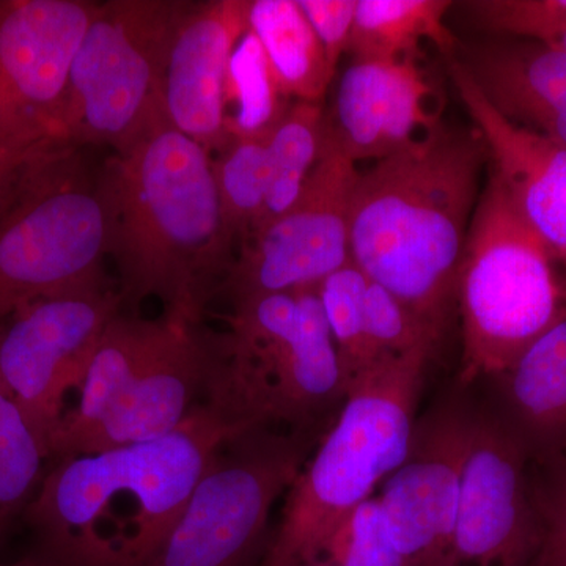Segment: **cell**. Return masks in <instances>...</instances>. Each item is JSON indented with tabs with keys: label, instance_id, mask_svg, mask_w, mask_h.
<instances>
[{
	"label": "cell",
	"instance_id": "cell-19",
	"mask_svg": "<svg viewBox=\"0 0 566 566\" xmlns=\"http://www.w3.org/2000/svg\"><path fill=\"white\" fill-rule=\"evenodd\" d=\"M458 50L453 57L504 120L566 147L565 51L510 36Z\"/></svg>",
	"mask_w": 566,
	"mask_h": 566
},
{
	"label": "cell",
	"instance_id": "cell-24",
	"mask_svg": "<svg viewBox=\"0 0 566 566\" xmlns=\"http://www.w3.org/2000/svg\"><path fill=\"white\" fill-rule=\"evenodd\" d=\"M268 136L233 137L212 159L227 240L241 245L262 219L268 192Z\"/></svg>",
	"mask_w": 566,
	"mask_h": 566
},
{
	"label": "cell",
	"instance_id": "cell-34",
	"mask_svg": "<svg viewBox=\"0 0 566 566\" xmlns=\"http://www.w3.org/2000/svg\"><path fill=\"white\" fill-rule=\"evenodd\" d=\"M532 566H566V546L551 539H543L538 556Z\"/></svg>",
	"mask_w": 566,
	"mask_h": 566
},
{
	"label": "cell",
	"instance_id": "cell-22",
	"mask_svg": "<svg viewBox=\"0 0 566 566\" xmlns=\"http://www.w3.org/2000/svg\"><path fill=\"white\" fill-rule=\"evenodd\" d=\"M449 0H357L348 51L354 62L419 61L420 44L431 41L447 57L458 41L446 25Z\"/></svg>",
	"mask_w": 566,
	"mask_h": 566
},
{
	"label": "cell",
	"instance_id": "cell-31",
	"mask_svg": "<svg viewBox=\"0 0 566 566\" xmlns=\"http://www.w3.org/2000/svg\"><path fill=\"white\" fill-rule=\"evenodd\" d=\"M531 475L545 539L566 546V457L532 461Z\"/></svg>",
	"mask_w": 566,
	"mask_h": 566
},
{
	"label": "cell",
	"instance_id": "cell-1",
	"mask_svg": "<svg viewBox=\"0 0 566 566\" xmlns=\"http://www.w3.org/2000/svg\"><path fill=\"white\" fill-rule=\"evenodd\" d=\"M237 434L200 405L172 433L55 461L22 513L50 566H150L218 450Z\"/></svg>",
	"mask_w": 566,
	"mask_h": 566
},
{
	"label": "cell",
	"instance_id": "cell-32",
	"mask_svg": "<svg viewBox=\"0 0 566 566\" xmlns=\"http://www.w3.org/2000/svg\"><path fill=\"white\" fill-rule=\"evenodd\" d=\"M297 6L322 43L331 69L337 71L342 55L348 51L357 0H297Z\"/></svg>",
	"mask_w": 566,
	"mask_h": 566
},
{
	"label": "cell",
	"instance_id": "cell-30",
	"mask_svg": "<svg viewBox=\"0 0 566 566\" xmlns=\"http://www.w3.org/2000/svg\"><path fill=\"white\" fill-rule=\"evenodd\" d=\"M365 323L368 338L379 359L411 352L422 342L438 344L439 335L419 318L395 294L368 279L364 294Z\"/></svg>",
	"mask_w": 566,
	"mask_h": 566
},
{
	"label": "cell",
	"instance_id": "cell-9",
	"mask_svg": "<svg viewBox=\"0 0 566 566\" xmlns=\"http://www.w3.org/2000/svg\"><path fill=\"white\" fill-rule=\"evenodd\" d=\"M186 0L98 3L71 66L66 140L132 150L170 126L164 104L167 63Z\"/></svg>",
	"mask_w": 566,
	"mask_h": 566
},
{
	"label": "cell",
	"instance_id": "cell-27",
	"mask_svg": "<svg viewBox=\"0 0 566 566\" xmlns=\"http://www.w3.org/2000/svg\"><path fill=\"white\" fill-rule=\"evenodd\" d=\"M46 463L31 427L0 387V538L31 504Z\"/></svg>",
	"mask_w": 566,
	"mask_h": 566
},
{
	"label": "cell",
	"instance_id": "cell-16",
	"mask_svg": "<svg viewBox=\"0 0 566 566\" xmlns=\"http://www.w3.org/2000/svg\"><path fill=\"white\" fill-rule=\"evenodd\" d=\"M248 32V0L189 2L175 33L164 104L170 126L210 153L233 139L227 115L230 63Z\"/></svg>",
	"mask_w": 566,
	"mask_h": 566
},
{
	"label": "cell",
	"instance_id": "cell-4",
	"mask_svg": "<svg viewBox=\"0 0 566 566\" xmlns=\"http://www.w3.org/2000/svg\"><path fill=\"white\" fill-rule=\"evenodd\" d=\"M346 395L318 286L241 301L226 333L210 331L200 405L237 436L274 427L315 436Z\"/></svg>",
	"mask_w": 566,
	"mask_h": 566
},
{
	"label": "cell",
	"instance_id": "cell-10",
	"mask_svg": "<svg viewBox=\"0 0 566 566\" xmlns=\"http://www.w3.org/2000/svg\"><path fill=\"white\" fill-rule=\"evenodd\" d=\"M314 434L253 431L230 439L205 469L150 566H244L271 510L307 461Z\"/></svg>",
	"mask_w": 566,
	"mask_h": 566
},
{
	"label": "cell",
	"instance_id": "cell-36",
	"mask_svg": "<svg viewBox=\"0 0 566 566\" xmlns=\"http://www.w3.org/2000/svg\"><path fill=\"white\" fill-rule=\"evenodd\" d=\"M0 566H50V565L44 564V562H41L40 558H36L35 556H33V557L22 558V560L14 562V564H0Z\"/></svg>",
	"mask_w": 566,
	"mask_h": 566
},
{
	"label": "cell",
	"instance_id": "cell-2",
	"mask_svg": "<svg viewBox=\"0 0 566 566\" xmlns=\"http://www.w3.org/2000/svg\"><path fill=\"white\" fill-rule=\"evenodd\" d=\"M490 163L482 134L439 123L359 172L349 207L352 262L441 337Z\"/></svg>",
	"mask_w": 566,
	"mask_h": 566
},
{
	"label": "cell",
	"instance_id": "cell-28",
	"mask_svg": "<svg viewBox=\"0 0 566 566\" xmlns=\"http://www.w3.org/2000/svg\"><path fill=\"white\" fill-rule=\"evenodd\" d=\"M322 558L331 566H409L376 494L337 524Z\"/></svg>",
	"mask_w": 566,
	"mask_h": 566
},
{
	"label": "cell",
	"instance_id": "cell-26",
	"mask_svg": "<svg viewBox=\"0 0 566 566\" xmlns=\"http://www.w3.org/2000/svg\"><path fill=\"white\" fill-rule=\"evenodd\" d=\"M368 277L353 262L327 275L318 285L327 326L340 357L348 390L381 363L368 338L364 294ZM385 360V359H382Z\"/></svg>",
	"mask_w": 566,
	"mask_h": 566
},
{
	"label": "cell",
	"instance_id": "cell-25",
	"mask_svg": "<svg viewBox=\"0 0 566 566\" xmlns=\"http://www.w3.org/2000/svg\"><path fill=\"white\" fill-rule=\"evenodd\" d=\"M232 93L238 102L237 115L229 120L233 137L268 136L293 104L283 93L262 44L249 31L233 52L227 103Z\"/></svg>",
	"mask_w": 566,
	"mask_h": 566
},
{
	"label": "cell",
	"instance_id": "cell-15",
	"mask_svg": "<svg viewBox=\"0 0 566 566\" xmlns=\"http://www.w3.org/2000/svg\"><path fill=\"white\" fill-rule=\"evenodd\" d=\"M472 416L447 405L417 420L408 457L376 494L409 566H452Z\"/></svg>",
	"mask_w": 566,
	"mask_h": 566
},
{
	"label": "cell",
	"instance_id": "cell-6",
	"mask_svg": "<svg viewBox=\"0 0 566 566\" xmlns=\"http://www.w3.org/2000/svg\"><path fill=\"white\" fill-rule=\"evenodd\" d=\"M208 364L210 331L202 324L118 312L52 438L48 463L172 433L202 403Z\"/></svg>",
	"mask_w": 566,
	"mask_h": 566
},
{
	"label": "cell",
	"instance_id": "cell-13",
	"mask_svg": "<svg viewBox=\"0 0 566 566\" xmlns=\"http://www.w3.org/2000/svg\"><path fill=\"white\" fill-rule=\"evenodd\" d=\"M98 3L0 0V139L32 151L66 140L71 66Z\"/></svg>",
	"mask_w": 566,
	"mask_h": 566
},
{
	"label": "cell",
	"instance_id": "cell-18",
	"mask_svg": "<svg viewBox=\"0 0 566 566\" xmlns=\"http://www.w3.org/2000/svg\"><path fill=\"white\" fill-rule=\"evenodd\" d=\"M450 71L461 102L485 140L490 169L528 226L566 266V147L516 128L488 104L455 57Z\"/></svg>",
	"mask_w": 566,
	"mask_h": 566
},
{
	"label": "cell",
	"instance_id": "cell-5",
	"mask_svg": "<svg viewBox=\"0 0 566 566\" xmlns=\"http://www.w3.org/2000/svg\"><path fill=\"white\" fill-rule=\"evenodd\" d=\"M434 346L422 342L387 357L354 382L286 494L264 565L322 558L337 524L400 468L415 438L417 405Z\"/></svg>",
	"mask_w": 566,
	"mask_h": 566
},
{
	"label": "cell",
	"instance_id": "cell-14",
	"mask_svg": "<svg viewBox=\"0 0 566 566\" xmlns=\"http://www.w3.org/2000/svg\"><path fill=\"white\" fill-rule=\"evenodd\" d=\"M532 460L501 417L472 416L452 566H532L545 539Z\"/></svg>",
	"mask_w": 566,
	"mask_h": 566
},
{
	"label": "cell",
	"instance_id": "cell-17",
	"mask_svg": "<svg viewBox=\"0 0 566 566\" xmlns=\"http://www.w3.org/2000/svg\"><path fill=\"white\" fill-rule=\"evenodd\" d=\"M434 103L419 61L353 62L326 114L327 132L354 164L378 163L441 123Z\"/></svg>",
	"mask_w": 566,
	"mask_h": 566
},
{
	"label": "cell",
	"instance_id": "cell-35",
	"mask_svg": "<svg viewBox=\"0 0 566 566\" xmlns=\"http://www.w3.org/2000/svg\"><path fill=\"white\" fill-rule=\"evenodd\" d=\"M263 566H331L327 564L324 558H316V560H305V562H286V564H277V565H264Z\"/></svg>",
	"mask_w": 566,
	"mask_h": 566
},
{
	"label": "cell",
	"instance_id": "cell-29",
	"mask_svg": "<svg viewBox=\"0 0 566 566\" xmlns=\"http://www.w3.org/2000/svg\"><path fill=\"white\" fill-rule=\"evenodd\" d=\"M468 10L486 31L510 39L554 44L566 33V0H479Z\"/></svg>",
	"mask_w": 566,
	"mask_h": 566
},
{
	"label": "cell",
	"instance_id": "cell-37",
	"mask_svg": "<svg viewBox=\"0 0 566 566\" xmlns=\"http://www.w3.org/2000/svg\"><path fill=\"white\" fill-rule=\"evenodd\" d=\"M551 46H556L558 50L566 52V33L565 35H562L560 39L556 41V43L551 44Z\"/></svg>",
	"mask_w": 566,
	"mask_h": 566
},
{
	"label": "cell",
	"instance_id": "cell-12",
	"mask_svg": "<svg viewBox=\"0 0 566 566\" xmlns=\"http://www.w3.org/2000/svg\"><path fill=\"white\" fill-rule=\"evenodd\" d=\"M359 172L326 125L322 156L300 199L241 245L218 294L233 305L311 289L352 262L349 207Z\"/></svg>",
	"mask_w": 566,
	"mask_h": 566
},
{
	"label": "cell",
	"instance_id": "cell-3",
	"mask_svg": "<svg viewBox=\"0 0 566 566\" xmlns=\"http://www.w3.org/2000/svg\"><path fill=\"white\" fill-rule=\"evenodd\" d=\"M102 169L123 311L155 297L164 315L202 324L234 260L210 153L166 126Z\"/></svg>",
	"mask_w": 566,
	"mask_h": 566
},
{
	"label": "cell",
	"instance_id": "cell-11",
	"mask_svg": "<svg viewBox=\"0 0 566 566\" xmlns=\"http://www.w3.org/2000/svg\"><path fill=\"white\" fill-rule=\"evenodd\" d=\"M123 311L107 282L44 297L0 322V387L48 460L69 397L80 390L111 319Z\"/></svg>",
	"mask_w": 566,
	"mask_h": 566
},
{
	"label": "cell",
	"instance_id": "cell-33",
	"mask_svg": "<svg viewBox=\"0 0 566 566\" xmlns=\"http://www.w3.org/2000/svg\"><path fill=\"white\" fill-rule=\"evenodd\" d=\"M35 151V150H32ZM32 151L10 147L0 139V212L7 207Z\"/></svg>",
	"mask_w": 566,
	"mask_h": 566
},
{
	"label": "cell",
	"instance_id": "cell-7",
	"mask_svg": "<svg viewBox=\"0 0 566 566\" xmlns=\"http://www.w3.org/2000/svg\"><path fill=\"white\" fill-rule=\"evenodd\" d=\"M460 378H499L566 318V266L528 226L490 169L476 202L457 293Z\"/></svg>",
	"mask_w": 566,
	"mask_h": 566
},
{
	"label": "cell",
	"instance_id": "cell-23",
	"mask_svg": "<svg viewBox=\"0 0 566 566\" xmlns=\"http://www.w3.org/2000/svg\"><path fill=\"white\" fill-rule=\"evenodd\" d=\"M326 112L322 103L294 102L268 137V192L255 232L300 199L322 156Z\"/></svg>",
	"mask_w": 566,
	"mask_h": 566
},
{
	"label": "cell",
	"instance_id": "cell-20",
	"mask_svg": "<svg viewBox=\"0 0 566 566\" xmlns=\"http://www.w3.org/2000/svg\"><path fill=\"white\" fill-rule=\"evenodd\" d=\"M506 417L532 461L566 457V318L539 337L510 370Z\"/></svg>",
	"mask_w": 566,
	"mask_h": 566
},
{
	"label": "cell",
	"instance_id": "cell-8",
	"mask_svg": "<svg viewBox=\"0 0 566 566\" xmlns=\"http://www.w3.org/2000/svg\"><path fill=\"white\" fill-rule=\"evenodd\" d=\"M111 212L103 169L81 147L29 156L0 212V322L25 305L106 282Z\"/></svg>",
	"mask_w": 566,
	"mask_h": 566
},
{
	"label": "cell",
	"instance_id": "cell-21",
	"mask_svg": "<svg viewBox=\"0 0 566 566\" xmlns=\"http://www.w3.org/2000/svg\"><path fill=\"white\" fill-rule=\"evenodd\" d=\"M248 31L290 99L322 103L335 71L297 0H248Z\"/></svg>",
	"mask_w": 566,
	"mask_h": 566
}]
</instances>
